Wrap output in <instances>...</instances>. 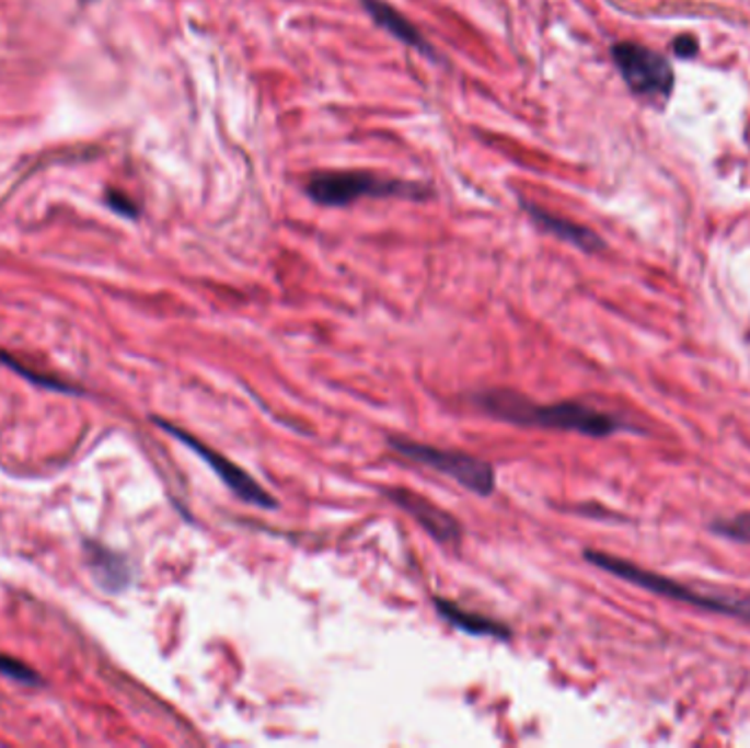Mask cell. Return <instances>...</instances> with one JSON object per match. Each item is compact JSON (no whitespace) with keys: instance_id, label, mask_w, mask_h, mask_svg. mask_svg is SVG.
<instances>
[{"instance_id":"obj_4","label":"cell","mask_w":750,"mask_h":748,"mask_svg":"<svg viewBox=\"0 0 750 748\" xmlns=\"http://www.w3.org/2000/svg\"><path fill=\"white\" fill-rule=\"evenodd\" d=\"M305 192L323 207H347L362 198H430V187L422 183L389 181L369 172H319L308 181Z\"/></svg>"},{"instance_id":"obj_10","label":"cell","mask_w":750,"mask_h":748,"mask_svg":"<svg viewBox=\"0 0 750 748\" xmlns=\"http://www.w3.org/2000/svg\"><path fill=\"white\" fill-rule=\"evenodd\" d=\"M522 209L527 211V216L544 231V233H551L555 238H559L562 242H568L573 246H577L579 251H586V253H597L603 249V242L599 235H595L590 229L586 227H579L570 220H564V218H557L544 209H540L538 205H531V203H524L522 200Z\"/></svg>"},{"instance_id":"obj_11","label":"cell","mask_w":750,"mask_h":748,"mask_svg":"<svg viewBox=\"0 0 750 748\" xmlns=\"http://www.w3.org/2000/svg\"><path fill=\"white\" fill-rule=\"evenodd\" d=\"M86 562L91 568V575L95 577V582L108 590V592H119L124 590L130 579H132V571L130 564L124 555L97 544V542H86Z\"/></svg>"},{"instance_id":"obj_13","label":"cell","mask_w":750,"mask_h":748,"mask_svg":"<svg viewBox=\"0 0 750 748\" xmlns=\"http://www.w3.org/2000/svg\"><path fill=\"white\" fill-rule=\"evenodd\" d=\"M713 531L728 538V540L750 544V511L737 514V516L726 518V520H717L713 525Z\"/></svg>"},{"instance_id":"obj_9","label":"cell","mask_w":750,"mask_h":748,"mask_svg":"<svg viewBox=\"0 0 750 748\" xmlns=\"http://www.w3.org/2000/svg\"><path fill=\"white\" fill-rule=\"evenodd\" d=\"M362 8L373 19V23L378 27H382L386 34H391L393 38H397L406 47L419 51L422 56H426L430 60H437V51L422 36V32L408 19H404L395 8H391L386 0H362Z\"/></svg>"},{"instance_id":"obj_1","label":"cell","mask_w":750,"mask_h":748,"mask_svg":"<svg viewBox=\"0 0 750 748\" xmlns=\"http://www.w3.org/2000/svg\"><path fill=\"white\" fill-rule=\"evenodd\" d=\"M472 404L487 417L518 428H544L579 433L586 437H610L625 428L621 419L581 402L538 404L514 389H483L472 395Z\"/></svg>"},{"instance_id":"obj_15","label":"cell","mask_w":750,"mask_h":748,"mask_svg":"<svg viewBox=\"0 0 750 748\" xmlns=\"http://www.w3.org/2000/svg\"><path fill=\"white\" fill-rule=\"evenodd\" d=\"M673 51H676L680 58H691V56L697 51V45H695V41H691V38H678V41L673 43Z\"/></svg>"},{"instance_id":"obj_5","label":"cell","mask_w":750,"mask_h":748,"mask_svg":"<svg viewBox=\"0 0 750 748\" xmlns=\"http://www.w3.org/2000/svg\"><path fill=\"white\" fill-rule=\"evenodd\" d=\"M154 424L159 428H163L168 435H172L174 439H178L181 444H185L194 454H198L211 470L214 474L220 476V481L229 487V492L233 496H238L242 503L246 505H253V507H259V509H266V511H273L279 507L277 498L262 487V483L249 474L246 470H242L235 461H231L229 457H224L220 450L207 446L205 441H200L198 437H194L192 433L174 426L172 422H165V419H159L154 417Z\"/></svg>"},{"instance_id":"obj_7","label":"cell","mask_w":750,"mask_h":748,"mask_svg":"<svg viewBox=\"0 0 750 748\" xmlns=\"http://www.w3.org/2000/svg\"><path fill=\"white\" fill-rule=\"evenodd\" d=\"M397 509L408 514L435 542L443 546L459 544L463 538L461 522L432 500L406 487H382L380 490Z\"/></svg>"},{"instance_id":"obj_3","label":"cell","mask_w":750,"mask_h":748,"mask_svg":"<svg viewBox=\"0 0 750 748\" xmlns=\"http://www.w3.org/2000/svg\"><path fill=\"white\" fill-rule=\"evenodd\" d=\"M386 446L402 459L439 472L476 496L487 498L496 492V470L489 461L481 457L459 450H443L432 444L415 441L400 435H389Z\"/></svg>"},{"instance_id":"obj_8","label":"cell","mask_w":750,"mask_h":748,"mask_svg":"<svg viewBox=\"0 0 750 748\" xmlns=\"http://www.w3.org/2000/svg\"><path fill=\"white\" fill-rule=\"evenodd\" d=\"M437 614L450 623L452 628L470 634V636H483V638H498V641H509L514 636L511 628L498 619H492L481 612H472L468 608H461L452 599L446 597H432Z\"/></svg>"},{"instance_id":"obj_12","label":"cell","mask_w":750,"mask_h":748,"mask_svg":"<svg viewBox=\"0 0 750 748\" xmlns=\"http://www.w3.org/2000/svg\"><path fill=\"white\" fill-rule=\"evenodd\" d=\"M0 365L8 367V369H12V371H16V373L23 376V378H27V380H30L32 384H36V387H43V389H49V391H60V393H80V391L73 389L71 384H65V382H60V380H56V378H49V376L30 371V369L23 367L16 358L8 356L3 349H0Z\"/></svg>"},{"instance_id":"obj_2","label":"cell","mask_w":750,"mask_h":748,"mask_svg":"<svg viewBox=\"0 0 750 748\" xmlns=\"http://www.w3.org/2000/svg\"><path fill=\"white\" fill-rule=\"evenodd\" d=\"M586 562H590L592 566L627 582L634 584L638 588H645L654 595L673 599V601H682L689 606H695L700 610L706 612H715V614H726V617H737V619H746L750 621V597L743 595H713V592H700L691 586H684L671 577H662L654 571H647L634 562H627L619 555H610L603 551H595V549H586L584 551Z\"/></svg>"},{"instance_id":"obj_6","label":"cell","mask_w":750,"mask_h":748,"mask_svg":"<svg viewBox=\"0 0 750 748\" xmlns=\"http://www.w3.org/2000/svg\"><path fill=\"white\" fill-rule=\"evenodd\" d=\"M612 62L632 93L643 97H667L673 89V69L656 51L636 43H616Z\"/></svg>"},{"instance_id":"obj_14","label":"cell","mask_w":750,"mask_h":748,"mask_svg":"<svg viewBox=\"0 0 750 748\" xmlns=\"http://www.w3.org/2000/svg\"><path fill=\"white\" fill-rule=\"evenodd\" d=\"M0 674L12 678V680H19L23 684H38L41 682V676L38 671H34L30 665H25L23 660L19 658H12V656H5V654H0Z\"/></svg>"}]
</instances>
